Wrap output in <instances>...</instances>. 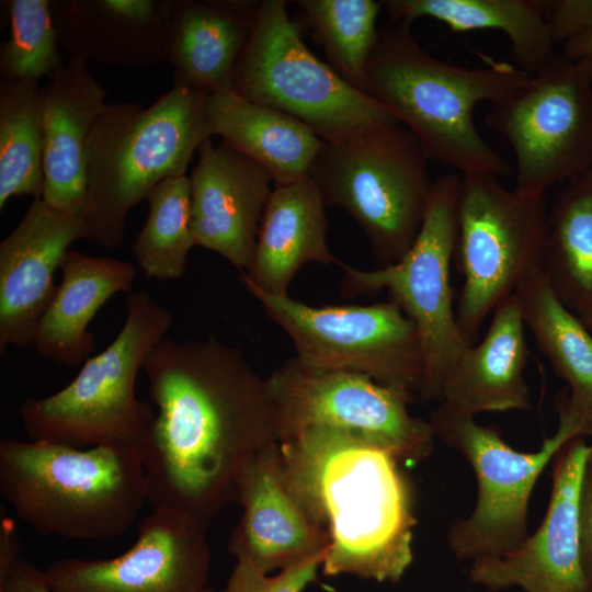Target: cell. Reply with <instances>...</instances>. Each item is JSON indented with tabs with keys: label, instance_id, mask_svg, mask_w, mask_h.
<instances>
[{
	"label": "cell",
	"instance_id": "cell-1",
	"mask_svg": "<svg viewBox=\"0 0 592 592\" xmlns=\"http://www.w3.org/2000/svg\"><path fill=\"white\" fill-rule=\"evenodd\" d=\"M143 371L157 406L140 447L148 501L203 527L236 502L253 459L278 442L266 379L238 348L163 338Z\"/></svg>",
	"mask_w": 592,
	"mask_h": 592
},
{
	"label": "cell",
	"instance_id": "cell-2",
	"mask_svg": "<svg viewBox=\"0 0 592 592\" xmlns=\"http://www.w3.org/2000/svg\"><path fill=\"white\" fill-rule=\"evenodd\" d=\"M278 444L289 490L329 536L323 573L399 581L413 560L417 523L401 462L343 431L309 430Z\"/></svg>",
	"mask_w": 592,
	"mask_h": 592
},
{
	"label": "cell",
	"instance_id": "cell-3",
	"mask_svg": "<svg viewBox=\"0 0 592 592\" xmlns=\"http://www.w3.org/2000/svg\"><path fill=\"white\" fill-rule=\"evenodd\" d=\"M365 77L367 94L418 138L429 160L463 177L512 173L474 114L478 104H493L528 79L515 65L466 67L439 59L419 44L410 23L389 20L379 29Z\"/></svg>",
	"mask_w": 592,
	"mask_h": 592
},
{
	"label": "cell",
	"instance_id": "cell-4",
	"mask_svg": "<svg viewBox=\"0 0 592 592\" xmlns=\"http://www.w3.org/2000/svg\"><path fill=\"white\" fill-rule=\"evenodd\" d=\"M0 493L37 534L80 540L123 534L148 501L141 449L130 444L3 439Z\"/></svg>",
	"mask_w": 592,
	"mask_h": 592
},
{
	"label": "cell",
	"instance_id": "cell-5",
	"mask_svg": "<svg viewBox=\"0 0 592 592\" xmlns=\"http://www.w3.org/2000/svg\"><path fill=\"white\" fill-rule=\"evenodd\" d=\"M208 93L174 76L151 105L107 104L87 144V238L117 249L129 210L167 178L186 174L200 145L212 136Z\"/></svg>",
	"mask_w": 592,
	"mask_h": 592
},
{
	"label": "cell",
	"instance_id": "cell-6",
	"mask_svg": "<svg viewBox=\"0 0 592 592\" xmlns=\"http://www.w3.org/2000/svg\"><path fill=\"white\" fill-rule=\"evenodd\" d=\"M172 322V311L147 292L128 293L125 322L112 343L89 357L62 389L22 402L20 418L30 440L79 448L141 447L156 412L136 397V382L147 355Z\"/></svg>",
	"mask_w": 592,
	"mask_h": 592
},
{
	"label": "cell",
	"instance_id": "cell-7",
	"mask_svg": "<svg viewBox=\"0 0 592 592\" xmlns=\"http://www.w3.org/2000/svg\"><path fill=\"white\" fill-rule=\"evenodd\" d=\"M418 138L396 119L326 143L309 177L326 205L345 210L369 241L376 262H398L425 217L434 180Z\"/></svg>",
	"mask_w": 592,
	"mask_h": 592
},
{
	"label": "cell",
	"instance_id": "cell-8",
	"mask_svg": "<svg viewBox=\"0 0 592 592\" xmlns=\"http://www.w3.org/2000/svg\"><path fill=\"white\" fill-rule=\"evenodd\" d=\"M232 91L296 118L325 143L395 119L308 49L284 0L259 1L235 66Z\"/></svg>",
	"mask_w": 592,
	"mask_h": 592
},
{
	"label": "cell",
	"instance_id": "cell-9",
	"mask_svg": "<svg viewBox=\"0 0 592 592\" xmlns=\"http://www.w3.org/2000/svg\"><path fill=\"white\" fill-rule=\"evenodd\" d=\"M547 231L545 195L509 190L491 174L462 175L454 260L463 285L456 320L469 343L497 306L540 269Z\"/></svg>",
	"mask_w": 592,
	"mask_h": 592
},
{
	"label": "cell",
	"instance_id": "cell-10",
	"mask_svg": "<svg viewBox=\"0 0 592 592\" xmlns=\"http://www.w3.org/2000/svg\"><path fill=\"white\" fill-rule=\"evenodd\" d=\"M460 184L458 173L442 174L434 180L422 227L398 262L372 271L343 262L340 265L344 272L340 287L343 297L385 289L389 300L415 325L424 362L420 399L425 401L440 400L448 369L471 344L458 328L451 285Z\"/></svg>",
	"mask_w": 592,
	"mask_h": 592
},
{
	"label": "cell",
	"instance_id": "cell-11",
	"mask_svg": "<svg viewBox=\"0 0 592 592\" xmlns=\"http://www.w3.org/2000/svg\"><path fill=\"white\" fill-rule=\"evenodd\" d=\"M306 366L362 374L420 398L424 362L413 321L395 303L316 307L241 282Z\"/></svg>",
	"mask_w": 592,
	"mask_h": 592
},
{
	"label": "cell",
	"instance_id": "cell-12",
	"mask_svg": "<svg viewBox=\"0 0 592 592\" xmlns=\"http://www.w3.org/2000/svg\"><path fill=\"white\" fill-rule=\"evenodd\" d=\"M490 105L485 121L513 151L516 191L545 195L592 170V73L581 62L558 53Z\"/></svg>",
	"mask_w": 592,
	"mask_h": 592
},
{
	"label": "cell",
	"instance_id": "cell-13",
	"mask_svg": "<svg viewBox=\"0 0 592 592\" xmlns=\"http://www.w3.org/2000/svg\"><path fill=\"white\" fill-rule=\"evenodd\" d=\"M266 383L278 442L320 429L360 434L400 462H420L433 451V428L409 412L417 398L403 390L357 373L316 369L295 356Z\"/></svg>",
	"mask_w": 592,
	"mask_h": 592
},
{
	"label": "cell",
	"instance_id": "cell-14",
	"mask_svg": "<svg viewBox=\"0 0 592 592\" xmlns=\"http://www.w3.org/2000/svg\"><path fill=\"white\" fill-rule=\"evenodd\" d=\"M429 422L435 436L458 451L477 478L475 509L451 527V550L457 558L473 562L512 553L528 536V502L539 475L572 439L556 430L538 451L519 452L496 429L441 403Z\"/></svg>",
	"mask_w": 592,
	"mask_h": 592
},
{
	"label": "cell",
	"instance_id": "cell-15",
	"mask_svg": "<svg viewBox=\"0 0 592 592\" xmlns=\"http://www.w3.org/2000/svg\"><path fill=\"white\" fill-rule=\"evenodd\" d=\"M209 562L205 527L179 512L153 510L122 555L62 558L45 573L54 592H207Z\"/></svg>",
	"mask_w": 592,
	"mask_h": 592
},
{
	"label": "cell",
	"instance_id": "cell-16",
	"mask_svg": "<svg viewBox=\"0 0 592 592\" xmlns=\"http://www.w3.org/2000/svg\"><path fill=\"white\" fill-rule=\"evenodd\" d=\"M589 445L583 436L559 451L546 514L512 553L473 562L469 579L490 591L589 592L579 545L578 511Z\"/></svg>",
	"mask_w": 592,
	"mask_h": 592
},
{
	"label": "cell",
	"instance_id": "cell-17",
	"mask_svg": "<svg viewBox=\"0 0 592 592\" xmlns=\"http://www.w3.org/2000/svg\"><path fill=\"white\" fill-rule=\"evenodd\" d=\"M190 175L191 230L195 244L244 272L253 258L274 179L261 163L210 137L198 147Z\"/></svg>",
	"mask_w": 592,
	"mask_h": 592
},
{
	"label": "cell",
	"instance_id": "cell-18",
	"mask_svg": "<svg viewBox=\"0 0 592 592\" xmlns=\"http://www.w3.org/2000/svg\"><path fill=\"white\" fill-rule=\"evenodd\" d=\"M83 216L33 198L0 243V354L34 343L39 321L58 286L54 273L77 239L87 238Z\"/></svg>",
	"mask_w": 592,
	"mask_h": 592
},
{
	"label": "cell",
	"instance_id": "cell-19",
	"mask_svg": "<svg viewBox=\"0 0 592 592\" xmlns=\"http://www.w3.org/2000/svg\"><path fill=\"white\" fill-rule=\"evenodd\" d=\"M236 502L243 510L229 540L237 561L271 573L326 557L329 536L289 490L278 442L265 447L247 468Z\"/></svg>",
	"mask_w": 592,
	"mask_h": 592
},
{
	"label": "cell",
	"instance_id": "cell-20",
	"mask_svg": "<svg viewBox=\"0 0 592 592\" xmlns=\"http://www.w3.org/2000/svg\"><path fill=\"white\" fill-rule=\"evenodd\" d=\"M106 91L88 64L69 58L42 84L44 175L43 200L52 207L84 216L87 144L106 109Z\"/></svg>",
	"mask_w": 592,
	"mask_h": 592
},
{
	"label": "cell",
	"instance_id": "cell-21",
	"mask_svg": "<svg viewBox=\"0 0 592 592\" xmlns=\"http://www.w3.org/2000/svg\"><path fill=\"white\" fill-rule=\"evenodd\" d=\"M259 1L160 0L163 56L175 75L208 94L232 90L237 59Z\"/></svg>",
	"mask_w": 592,
	"mask_h": 592
},
{
	"label": "cell",
	"instance_id": "cell-22",
	"mask_svg": "<svg viewBox=\"0 0 592 592\" xmlns=\"http://www.w3.org/2000/svg\"><path fill=\"white\" fill-rule=\"evenodd\" d=\"M525 323L516 296L504 299L491 314L481 341L467 346L448 369L440 403L463 414L528 410L524 378L528 358Z\"/></svg>",
	"mask_w": 592,
	"mask_h": 592
},
{
	"label": "cell",
	"instance_id": "cell-23",
	"mask_svg": "<svg viewBox=\"0 0 592 592\" xmlns=\"http://www.w3.org/2000/svg\"><path fill=\"white\" fill-rule=\"evenodd\" d=\"M318 186L310 177L275 184L265 205L249 267L240 282L273 295H287L307 263L341 265L327 242L328 221Z\"/></svg>",
	"mask_w": 592,
	"mask_h": 592
},
{
	"label": "cell",
	"instance_id": "cell-24",
	"mask_svg": "<svg viewBox=\"0 0 592 592\" xmlns=\"http://www.w3.org/2000/svg\"><path fill=\"white\" fill-rule=\"evenodd\" d=\"M59 48L87 64L164 61L160 0H53Z\"/></svg>",
	"mask_w": 592,
	"mask_h": 592
},
{
	"label": "cell",
	"instance_id": "cell-25",
	"mask_svg": "<svg viewBox=\"0 0 592 592\" xmlns=\"http://www.w3.org/2000/svg\"><path fill=\"white\" fill-rule=\"evenodd\" d=\"M59 269L61 282L39 321L34 344L43 357L79 365L94 349L90 321L112 296L130 293L136 266L119 259L69 250Z\"/></svg>",
	"mask_w": 592,
	"mask_h": 592
},
{
	"label": "cell",
	"instance_id": "cell-26",
	"mask_svg": "<svg viewBox=\"0 0 592 592\" xmlns=\"http://www.w3.org/2000/svg\"><path fill=\"white\" fill-rule=\"evenodd\" d=\"M514 295L538 350L569 389L557 429L571 439L592 435V333L555 296L540 269Z\"/></svg>",
	"mask_w": 592,
	"mask_h": 592
},
{
	"label": "cell",
	"instance_id": "cell-27",
	"mask_svg": "<svg viewBox=\"0 0 592 592\" xmlns=\"http://www.w3.org/2000/svg\"><path fill=\"white\" fill-rule=\"evenodd\" d=\"M209 132L265 167L275 184L309 177L325 141L307 125L271 106L231 91L209 93L205 103Z\"/></svg>",
	"mask_w": 592,
	"mask_h": 592
},
{
	"label": "cell",
	"instance_id": "cell-28",
	"mask_svg": "<svg viewBox=\"0 0 592 592\" xmlns=\"http://www.w3.org/2000/svg\"><path fill=\"white\" fill-rule=\"evenodd\" d=\"M390 21L431 18L453 32L497 30L512 46L515 66L533 75L558 53L537 0H386Z\"/></svg>",
	"mask_w": 592,
	"mask_h": 592
},
{
	"label": "cell",
	"instance_id": "cell-29",
	"mask_svg": "<svg viewBox=\"0 0 592 592\" xmlns=\"http://www.w3.org/2000/svg\"><path fill=\"white\" fill-rule=\"evenodd\" d=\"M540 271L565 307L592 321V170L568 181L548 210Z\"/></svg>",
	"mask_w": 592,
	"mask_h": 592
},
{
	"label": "cell",
	"instance_id": "cell-30",
	"mask_svg": "<svg viewBox=\"0 0 592 592\" xmlns=\"http://www.w3.org/2000/svg\"><path fill=\"white\" fill-rule=\"evenodd\" d=\"M44 130L42 84L0 83V209L14 196L43 197Z\"/></svg>",
	"mask_w": 592,
	"mask_h": 592
},
{
	"label": "cell",
	"instance_id": "cell-31",
	"mask_svg": "<svg viewBox=\"0 0 592 592\" xmlns=\"http://www.w3.org/2000/svg\"><path fill=\"white\" fill-rule=\"evenodd\" d=\"M146 200L149 213L132 244L133 257L148 278H180L196 246L191 230L189 175L164 179Z\"/></svg>",
	"mask_w": 592,
	"mask_h": 592
},
{
	"label": "cell",
	"instance_id": "cell-32",
	"mask_svg": "<svg viewBox=\"0 0 592 592\" xmlns=\"http://www.w3.org/2000/svg\"><path fill=\"white\" fill-rule=\"evenodd\" d=\"M316 42L334 71L367 94L365 68L378 38L383 1L297 0Z\"/></svg>",
	"mask_w": 592,
	"mask_h": 592
},
{
	"label": "cell",
	"instance_id": "cell-33",
	"mask_svg": "<svg viewBox=\"0 0 592 592\" xmlns=\"http://www.w3.org/2000/svg\"><path fill=\"white\" fill-rule=\"evenodd\" d=\"M10 36L0 49L1 80L37 81L60 69L50 0H8Z\"/></svg>",
	"mask_w": 592,
	"mask_h": 592
},
{
	"label": "cell",
	"instance_id": "cell-34",
	"mask_svg": "<svg viewBox=\"0 0 592 592\" xmlns=\"http://www.w3.org/2000/svg\"><path fill=\"white\" fill-rule=\"evenodd\" d=\"M323 559V556L315 557L274 576L247 562L237 561L220 592H303L316 579Z\"/></svg>",
	"mask_w": 592,
	"mask_h": 592
},
{
	"label": "cell",
	"instance_id": "cell-35",
	"mask_svg": "<svg viewBox=\"0 0 592 592\" xmlns=\"http://www.w3.org/2000/svg\"><path fill=\"white\" fill-rule=\"evenodd\" d=\"M537 1L556 47L592 30V0Z\"/></svg>",
	"mask_w": 592,
	"mask_h": 592
},
{
	"label": "cell",
	"instance_id": "cell-36",
	"mask_svg": "<svg viewBox=\"0 0 592 592\" xmlns=\"http://www.w3.org/2000/svg\"><path fill=\"white\" fill-rule=\"evenodd\" d=\"M581 563L589 592H592V468L587 466L578 511Z\"/></svg>",
	"mask_w": 592,
	"mask_h": 592
},
{
	"label": "cell",
	"instance_id": "cell-37",
	"mask_svg": "<svg viewBox=\"0 0 592 592\" xmlns=\"http://www.w3.org/2000/svg\"><path fill=\"white\" fill-rule=\"evenodd\" d=\"M0 592H54L45 570L32 561L19 558L9 573L0 578Z\"/></svg>",
	"mask_w": 592,
	"mask_h": 592
},
{
	"label": "cell",
	"instance_id": "cell-38",
	"mask_svg": "<svg viewBox=\"0 0 592 592\" xmlns=\"http://www.w3.org/2000/svg\"><path fill=\"white\" fill-rule=\"evenodd\" d=\"M21 542L12 519H0V578L9 573L20 558Z\"/></svg>",
	"mask_w": 592,
	"mask_h": 592
},
{
	"label": "cell",
	"instance_id": "cell-39",
	"mask_svg": "<svg viewBox=\"0 0 592 592\" xmlns=\"http://www.w3.org/2000/svg\"><path fill=\"white\" fill-rule=\"evenodd\" d=\"M561 54L581 62L592 73V30L562 46Z\"/></svg>",
	"mask_w": 592,
	"mask_h": 592
},
{
	"label": "cell",
	"instance_id": "cell-40",
	"mask_svg": "<svg viewBox=\"0 0 592 592\" xmlns=\"http://www.w3.org/2000/svg\"><path fill=\"white\" fill-rule=\"evenodd\" d=\"M589 455H588V463H587V466L589 468H592V444L589 445Z\"/></svg>",
	"mask_w": 592,
	"mask_h": 592
},
{
	"label": "cell",
	"instance_id": "cell-41",
	"mask_svg": "<svg viewBox=\"0 0 592 592\" xmlns=\"http://www.w3.org/2000/svg\"><path fill=\"white\" fill-rule=\"evenodd\" d=\"M585 326L588 327V329L590 330V332L592 333V321L590 322H584Z\"/></svg>",
	"mask_w": 592,
	"mask_h": 592
},
{
	"label": "cell",
	"instance_id": "cell-42",
	"mask_svg": "<svg viewBox=\"0 0 592 592\" xmlns=\"http://www.w3.org/2000/svg\"><path fill=\"white\" fill-rule=\"evenodd\" d=\"M210 589L207 590V592H209Z\"/></svg>",
	"mask_w": 592,
	"mask_h": 592
}]
</instances>
